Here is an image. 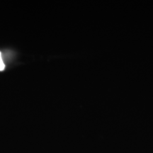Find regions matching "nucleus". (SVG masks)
I'll list each match as a JSON object with an SVG mask.
<instances>
[{
    "mask_svg": "<svg viewBox=\"0 0 153 153\" xmlns=\"http://www.w3.org/2000/svg\"><path fill=\"white\" fill-rule=\"evenodd\" d=\"M5 69V65L4 63L2 56H1V53L0 52V71H3Z\"/></svg>",
    "mask_w": 153,
    "mask_h": 153,
    "instance_id": "f257e3e1",
    "label": "nucleus"
}]
</instances>
